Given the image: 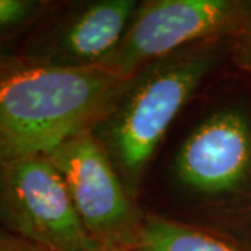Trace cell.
<instances>
[{"instance_id":"10","label":"cell","mask_w":251,"mask_h":251,"mask_svg":"<svg viewBox=\"0 0 251 251\" xmlns=\"http://www.w3.org/2000/svg\"><path fill=\"white\" fill-rule=\"evenodd\" d=\"M0 251H46L0 227Z\"/></svg>"},{"instance_id":"3","label":"cell","mask_w":251,"mask_h":251,"mask_svg":"<svg viewBox=\"0 0 251 251\" xmlns=\"http://www.w3.org/2000/svg\"><path fill=\"white\" fill-rule=\"evenodd\" d=\"M250 7L236 0L140 1L122 41L98 67L130 80L184 48L242 32Z\"/></svg>"},{"instance_id":"6","label":"cell","mask_w":251,"mask_h":251,"mask_svg":"<svg viewBox=\"0 0 251 251\" xmlns=\"http://www.w3.org/2000/svg\"><path fill=\"white\" fill-rule=\"evenodd\" d=\"M172 173L191 197L222 202L251 188V122L236 108L219 109L186 137Z\"/></svg>"},{"instance_id":"5","label":"cell","mask_w":251,"mask_h":251,"mask_svg":"<svg viewBox=\"0 0 251 251\" xmlns=\"http://www.w3.org/2000/svg\"><path fill=\"white\" fill-rule=\"evenodd\" d=\"M49 158L62 173L91 239L99 246L134 251L145 214L92 130L69 138Z\"/></svg>"},{"instance_id":"11","label":"cell","mask_w":251,"mask_h":251,"mask_svg":"<svg viewBox=\"0 0 251 251\" xmlns=\"http://www.w3.org/2000/svg\"><path fill=\"white\" fill-rule=\"evenodd\" d=\"M242 34L246 36V50H247V59L250 62L251 66V7L250 13H249V17H247V21L244 24V28H243Z\"/></svg>"},{"instance_id":"9","label":"cell","mask_w":251,"mask_h":251,"mask_svg":"<svg viewBox=\"0 0 251 251\" xmlns=\"http://www.w3.org/2000/svg\"><path fill=\"white\" fill-rule=\"evenodd\" d=\"M46 0H0V60L9 59L4 46L24 34H31L53 10Z\"/></svg>"},{"instance_id":"1","label":"cell","mask_w":251,"mask_h":251,"mask_svg":"<svg viewBox=\"0 0 251 251\" xmlns=\"http://www.w3.org/2000/svg\"><path fill=\"white\" fill-rule=\"evenodd\" d=\"M128 81L100 67L63 69L20 56L0 60V161L49 155L92 130Z\"/></svg>"},{"instance_id":"7","label":"cell","mask_w":251,"mask_h":251,"mask_svg":"<svg viewBox=\"0 0 251 251\" xmlns=\"http://www.w3.org/2000/svg\"><path fill=\"white\" fill-rule=\"evenodd\" d=\"M140 1L92 0L53 10L25 38L17 56L63 67H98L112 53L131 23Z\"/></svg>"},{"instance_id":"2","label":"cell","mask_w":251,"mask_h":251,"mask_svg":"<svg viewBox=\"0 0 251 251\" xmlns=\"http://www.w3.org/2000/svg\"><path fill=\"white\" fill-rule=\"evenodd\" d=\"M215 63L216 41H209L144 67L130 78L115 106L92 128L134 198L172 122Z\"/></svg>"},{"instance_id":"4","label":"cell","mask_w":251,"mask_h":251,"mask_svg":"<svg viewBox=\"0 0 251 251\" xmlns=\"http://www.w3.org/2000/svg\"><path fill=\"white\" fill-rule=\"evenodd\" d=\"M0 227L46 251H92L62 173L49 155L0 161Z\"/></svg>"},{"instance_id":"8","label":"cell","mask_w":251,"mask_h":251,"mask_svg":"<svg viewBox=\"0 0 251 251\" xmlns=\"http://www.w3.org/2000/svg\"><path fill=\"white\" fill-rule=\"evenodd\" d=\"M134 251H247L239 243L205 227L145 214Z\"/></svg>"},{"instance_id":"12","label":"cell","mask_w":251,"mask_h":251,"mask_svg":"<svg viewBox=\"0 0 251 251\" xmlns=\"http://www.w3.org/2000/svg\"><path fill=\"white\" fill-rule=\"evenodd\" d=\"M92 251H130V250H123V249H117V247H106V246H98L95 250Z\"/></svg>"}]
</instances>
